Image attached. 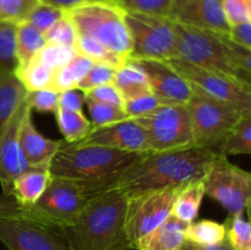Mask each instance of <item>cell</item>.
<instances>
[{"label":"cell","instance_id":"6da1fadb","mask_svg":"<svg viewBox=\"0 0 251 250\" xmlns=\"http://www.w3.org/2000/svg\"><path fill=\"white\" fill-rule=\"evenodd\" d=\"M221 154L223 153L196 146L174 151L146 152L108 188L119 189L130 196L145 191L184 186L203 178Z\"/></svg>","mask_w":251,"mask_h":250},{"label":"cell","instance_id":"7a4b0ae2","mask_svg":"<svg viewBox=\"0 0 251 250\" xmlns=\"http://www.w3.org/2000/svg\"><path fill=\"white\" fill-rule=\"evenodd\" d=\"M127 196L108 188L91 196L70 225L64 228L74 250H127L125 233Z\"/></svg>","mask_w":251,"mask_h":250},{"label":"cell","instance_id":"3957f363","mask_svg":"<svg viewBox=\"0 0 251 250\" xmlns=\"http://www.w3.org/2000/svg\"><path fill=\"white\" fill-rule=\"evenodd\" d=\"M174 58L222 71L251 86V50L238 46L228 32H216L174 24Z\"/></svg>","mask_w":251,"mask_h":250},{"label":"cell","instance_id":"277c9868","mask_svg":"<svg viewBox=\"0 0 251 250\" xmlns=\"http://www.w3.org/2000/svg\"><path fill=\"white\" fill-rule=\"evenodd\" d=\"M144 153L64 142L50 163V174L73 179L102 191Z\"/></svg>","mask_w":251,"mask_h":250},{"label":"cell","instance_id":"5b68a950","mask_svg":"<svg viewBox=\"0 0 251 250\" xmlns=\"http://www.w3.org/2000/svg\"><path fill=\"white\" fill-rule=\"evenodd\" d=\"M0 242L7 250H74L64 228L5 194L0 196Z\"/></svg>","mask_w":251,"mask_h":250},{"label":"cell","instance_id":"8992f818","mask_svg":"<svg viewBox=\"0 0 251 250\" xmlns=\"http://www.w3.org/2000/svg\"><path fill=\"white\" fill-rule=\"evenodd\" d=\"M65 14L80 34L96 39L109 50L130 58L131 38L125 21V10L112 1H85Z\"/></svg>","mask_w":251,"mask_h":250},{"label":"cell","instance_id":"52a82bcc","mask_svg":"<svg viewBox=\"0 0 251 250\" xmlns=\"http://www.w3.org/2000/svg\"><path fill=\"white\" fill-rule=\"evenodd\" d=\"M196 147L221 152L226 137L244 110L230 103L221 102L194 93L188 103Z\"/></svg>","mask_w":251,"mask_h":250},{"label":"cell","instance_id":"ba28073f","mask_svg":"<svg viewBox=\"0 0 251 250\" xmlns=\"http://www.w3.org/2000/svg\"><path fill=\"white\" fill-rule=\"evenodd\" d=\"M146 132L151 152L174 151L195 146L190 114L186 104H161L135 118Z\"/></svg>","mask_w":251,"mask_h":250},{"label":"cell","instance_id":"9c48e42d","mask_svg":"<svg viewBox=\"0 0 251 250\" xmlns=\"http://www.w3.org/2000/svg\"><path fill=\"white\" fill-rule=\"evenodd\" d=\"M125 21L132 46L129 59L169 60L174 58V22L164 16L131 11H125Z\"/></svg>","mask_w":251,"mask_h":250},{"label":"cell","instance_id":"30bf717a","mask_svg":"<svg viewBox=\"0 0 251 250\" xmlns=\"http://www.w3.org/2000/svg\"><path fill=\"white\" fill-rule=\"evenodd\" d=\"M166 61L185 78L196 95L230 103L242 109H251V86L215 69L194 65L180 59Z\"/></svg>","mask_w":251,"mask_h":250},{"label":"cell","instance_id":"8fae6325","mask_svg":"<svg viewBox=\"0 0 251 250\" xmlns=\"http://www.w3.org/2000/svg\"><path fill=\"white\" fill-rule=\"evenodd\" d=\"M183 186L145 191L127 196L125 233L130 249L172 215L174 202Z\"/></svg>","mask_w":251,"mask_h":250},{"label":"cell","instance_id":"7c38bea8","mask_svg":"<svg viewBox=\"0 0 251 250\" xmlns=\"http://www.w3.org/2000/svg\"><path fill=\"white\" fill-rule=\"evenodd\" d=\"M205 194L227 210L229 216L249 210L251 175L221 154L205 175Z\"/></svg>","mask_w":251,"mask_h":250},{"label":"cell","instance_id":"4fadbf2b","mask_svg":"<svg viewBox=\"0 0 251 250\" xmlns=\"http://www.w3.org/2000/svg\"><path fill=\"white\" fill-rule=\"evenodd\" d=\"M96 193L98 191L80 181L51 175L46 191L32 208L49 222L65 228L77 218Z\"/></svg>","mask_w":251,"mask_h":250},{"label":"cell","instance_id":"5bb4252c","mask_svg":"<svg viewBox=\"0 0 251 250\" xmlns=\"http://www.w3.org/2000/svg\"><path fill=\"white\" fill-rule=\"evenodd\" d=\"M76 146H100L135 153H146L150 151L146 132L141 125L132 118L123 122L93 127L92 131L77 142Z\"/></svg>","mask_w":251,"mask_h":250},{"label":"cell","instance_id":"9a60e30c","mask_svg":"<svg viewBox=\"0 0 251 250\" xmlns=\"http://www.w3.org/2000/svg\"><path fill=\"white\" fill-rule=\"evenodd\" d=\"M136 61L149 78L150 87L161 104H186L193 97L194 91L176 69L166 60L141 59Z\"/></svg>","mask_w":251,"mask_h":250},{"label":"cell","instance_id":"2e32d148","mask_svg":"<svg viewBox=\"0 0 251 250\" xmlns=\"http://www.w3.org/2000/svg\"><path fill=\"white\" fill-rule=\"evenodd\" d=\"M166 17L183 26L216 32L229 31L222 0H173Z\"/></svg>","mask_w":251,"mask_h":250},{"label":"cell","instance_id":"e0dca14e","mask_svg":"<svg viewBox=\"0 0 251 250\" xmlns=\"http://www.w3.org/2000/svg\"><path fill=\"white\" fill-rule=\"evenodd\" d=\"M26 108L27 102L25 98L0 136V184L5 195H10L15 179L28 168L20 146V129Z\"/></svg>","mask_w":251,"mask_h":250},{"label":"cell","instance_id":"ac0fdd59","mask_svg":"<svg viewBox=\"0 0 251 250\" xmlns=\"http://www.w3.org/2000/svg\"><path fill=\"white\" fill-rule=\"evenodd\" d=\"M32 112L33 110L27 104L20 129V146L27 166L32 168H41V167L50 168L54 156L65 141L51 140L43 136L34 125Z\"/></svg>","mask_w":251,"mask_h":250},{"label":"cell","instance_id":"d6986e66","mask_svg":"<svg viewBox=\"0 0 251 250\" xmlns=\"http://www.w3.org/2000/svg\"><path fill=\"white\" fill-rule=\"evenodd\" d=\"M186 223L169 216L152 232L140 238L131 249L136 250H179L185 243Z\"/></svg>","mask_w":251,"mask_h":250},{"label":"cell","instance_id":"ffe728a7","mask_svg":"<svg viewBox=\"0 0 251 250\" xmlns=\"http://www.w3.org/2000/svg\"><path fill=\"white\" fill-rule=\"evenodd\" d=\"M51 179L50 168L28 167L14 180L10 195L19 205L32 207L41 199Z\"/></svg>","mask_w":251,"mask_h":250},{"label":"cell","instance_id":"44dd1931","mask_svg":"<svg viewBox=\"0 0 251 250\" xmlns=\"http://www.w3.org/2000/svg\"><path fill=\"white\" fill-rule=\"evenodd\" d=\"M113 85L124 100L152 93L146 73L132 59H129L124 65L117 69Z\"/></svg>","mask_w":251,"mask_h":250},{"label":"cell","instance_id":"7402d4cb","mask_svg":"<svg viewBox=\"0 0 251 250\" xmlns=\"http://www.w3.org/2000/svg\"><path fill=\"white\" fill-rule=\"evenodd\" d=\"M26 95V88L14 74H0V136Z\"/></svg>","mask_w":251,"mask_h":250},{"label":"cell","instance_id":"603a6c76","mask_svg":"<svg viewBox=\"0 0 251 250\" xmlns=\"http://www.w3.org/2000/svg\"><path fill=\"white\" fill-rule=\"evenodd\" d=\"M205 195V176L188 183L181 188L176 196L172 216L186 225H190L198 217Z\"/></svg>","mask_w":251,"mask_h":250},{"label":"cell","instance_id":"cb8c5ba5","mask_svg":"<svg viewBox=\"0 0 251 250\" xmlns=\"http://www.w3.org/2000/svg\"><path fill=\"white\" fill-rule=\"evenodd\" d=\"M14 75L27 92L39 90H53L54 71L47 68L36 59H32L26 65L17 66Z\"/></svg>","mask_w":251,"mask_h":250},{"label":"cell","instance_id":"d4e9b609","mask_svg":"<svg viewBox=\"0 0 251 250\" xmlns=\"http://www.w3.org/2000/svg\"><path fill=\"white\" fill-rule=\"evenodd\" d=\"M225 156L251 153V109L244 110L221 149Z\"/></svg>","mask_w":251,"mask_h":250},{"label":"cell","instance_id":"484cf974","mask_svg":"<svg viewBox=\"0 0 251 250\" xmlns=\"http://www.w3.org/2000/svg\"><path fill=\"white\" fill-rule=\"evenodd\" d=\"M185 242L196 245H215L223 242L227 237L225 223L212 220L194 221L185 228Z\"/></svg>","mask_w":251,"mask_h":250},{"label":"cell","instance_id":"4316f807","mask_svg":"<svg viewBox=\"0 0 251 250\" xmlns=\"http://www.w3.org/2000/svg\"><path fill=\"white\" fill-rule=\"evenodd\" d=\"M92 65V60L80 54H76L66 65L54 71L53 90L63 92L70 88H76Z\"/></svg>","mask_w":251,"mask_h":250},{"label":"cell","instance_id":"83f0119b","mask_svg":"<svg viewBox=\"0 0 251 250\" xmlns=\"http://www.w3.org/2000/svg\"><path fill=\"white\" fill-rule=\"evenodd\" d=\"M47 41L41 32L27 22L17 25L16 29V58L19 66L26 65L37 53L46 46Z\"/></svg>","mask_w":251,"mask_h":250},{"label":"cell","instance_id":"f1b7e54d","mask_svg":"<svg viewBox=\"0 0 251 250\" xmlns=\"http://www.w3.org/2000/svg\"><path fill=\"white\" fill-rule=\"evenodd\" d=\"M54 114H55L59 129L64 136V141L68 144L80 141L92 131V123L85 117L82 112H69V110L58 109Z\"/></svg>","mask_w":251,"mask_h":250},{"label":"cell","instance_id":"f546056e","mask_svg":"<svg viewBox=\"0 0 251 250\" xmlns=\"http://www.w3.org/2000/svg\"><path fill=\"white\" fill-rule=\"evenodd\" d=\"M75 49L77 54L90 59L93 63H104L108 65L114 66L115 69H119L124 65L129 59L109 50L107 47L100 44L96 39L90 38L87 36L78 33L77 41H76Z\"/></svg>","mask_w":251,"mask_h":250},{"label":"cell","instance_id":"4dcf8cb0","mask_svg":"<svg viewBox=\"0 0 251 250\" xmlns=\"http://www.w3.org/2000/svg\"><path fill=\"white\" fill-rule=\"evenodd\" d=\"M17 25L0 21V74H14L19 66L16 58Z\"/></svg>","mask_w":251,"mask_h":250},{"label":"cell","instance_id":"1f68e13d","mask_svg":"<svg viewBox=\"0 0 251 250\" xmlns=\"http://www.w3.org/2000/svg\"><path fill=\"white\" fill-rule=\"evenodd\" d=\"M85 104L87 105L93 127L105 126V125L114 124V123L129 119L123 107L100 103L97 102V100H90V98H86Z\"/></svg>","mask_w":251,"mask_h":250},{"label":"cell","instance_id":"d6a6232c","mask_svg":"<svg viewBox=\"0 0 251 250\" xmlns=\"http://www.w3.org/2000/svg\"><path fill=\"white\" fill-rule=\"evenodd\" d=\"M227 240L234 250H251V228L243 215L228 216L225 223Z\"/></svg>","mask_w":251,"mask_h":250},{"label":"cell","instance_id":"836d02e7","mask_svg":"<svg viewBox=\"0 0 251 250\" xmlns=\"http://www.w3.org/2000/svg\"><path fill=\"white\" fill-rule=\"evenodd\" d=\"M77 54L75 48L60 46L55 43H46V46L34 55L33 59L38 60L47 68L53 71L59 70L69 63Z\"/></svg>","mask_w":251,"mask_h":250},{"label":"cell","instance_id":"e575fe53","mask_svg":"<svg viewBox=\"0 0 251 250\" xmlns=\"http://www.w3.org/2000/svg\"><path fill=\"white\" fill-rule=\"evenodd\" d=\"M41 4V0H0V21L21 24Z\"/></svg>","mask_w":251,"mask_h":250},{"label":"cell","instance_id":"d590c367","mask_svg":"<svg viewBox=\"0 0 251 250\" xmlns=\"http://www.w3.org/2000/svg\"><path fill=\"white\" fill-rule=\"evenodd\" d=\"M115 74H117V69L114 66L104 63H93V65L83 76L76 88L86 93L93 88L100 87V86L109 85L114 81Z\"/></svg>","mask_w":251,"mask_h":250},{"label":"cell","instance_id":"8d00e7d4","mask_svg":"<svg viewBox=\"0 0 251 250\" xmlns=\"http://www.w3.org/2000/svg\"><path fill=\"white\" fill-rule=\"evenodd\" d=\"M77 36L78 32L76 29L75 25L69 19L68 15L64 14V16L59 19L51 26V28L44 34V38H46L47 43H55L60 44V46L75 48Z\"/></svg>","mask_w":251,"mask_h":250},{"label":"cell","instance_id":"74e56055","mask_svg":"<svg viewBox=\"0 0 251 250\" xmlns=\"http://www.w3.org/2000/svg\"><path fill=\"white\" fill-rule=\"evenodd\" d=\"M64 14H65V11L59 9V7L41 2V4L31 12L28 19L25 22L31 25L32 27H34L37 31L41 32L44 36V34L51 28V26H53L59 19H61V17L64 16Z\"/></svg>","mask_w":251,"mask_h":250},{"label":"cell","instance_id":"f35d334b","mask_svg":"<svg viewBox=\"0 0 251 250\" xmlns=\"http://www.w3.org/2000/svg\"><path fill=\"white\" fill-rule=\"evenodd\" d=\"M172 1L173 0H115V4L125 11L166 17Z\"/></svg>","mask_w":251,"mask_h":250},{"label":"cell","instance_id":"ab89813d","mask_svg":"<svg viewBox=\"0 0 251 250\" xmlns=\"http://www.w3.org/2000/svg\"><path fill=\"white\" fill-rule=\"evenodd\" d=\"M60 92L54 90H39L33 92H27L26 102L31 109H36L41 113H55L59 105Z\"/></svg>","mask_w":251,"mask_h":250},{"label":"cell","instance_id":"60d3db41","mask_svg":"<svg viewBox=\"0 0 251 250\" xmlns=\"http://www.w3.org/2000/svg\"><path fill=\"white\" fill-rule=\"evenodd\" d=\"M222 7L229 27L251 22V0H222Z\"/></svg>","mask_w":251,"mask_h":250},{"label":"cell","instance_id":"b9f144b4","mask_svg":"<svg viewBox=\"0 0 251 250\" xmlns=\"http://www.w3.org/2000/svg\"><path fill=\"white\" fill-rule=\"evenodd\" d=\"M158 105H161V102L154 97L153 93H147V95L139 96V97L132 98V100H124L123 108H124L127 117L135 119V118L149 114L150 112L156 109Z\"/></svg>","mask_w":251,"mask_h":250},{"label":"cell","instance_id":"7bdbcfd3","mask_svg":"<svg viewBox=\"0 0 251 250\" xmlns=\"http://www.w3.org/2000/svg\"><path fill=\"white\" fill-rule=\"evenodd\" d=\"M86 98H90V100H97V102L100 103L117 105V107L124 105V100H123V97L113 83L100 86V87L88 91V92H86Z\"/></svg>","mask_w":251,"mask_h":250},{"label":"cell","instance_id":"ee69618b","mask_svg":"<svg viewBox=\"0 0 251 250\" xmlns=\"http://www.w3.org/2000/svg\"><path fill=\"white\" fill-rule=\"evenodd\" d=\"M86 93L78 88H70L60 92L59 96L58 109L69 110V112H82V105L85 104Z\"/></svg>","mask_w":251,"mask_h":250},{"label":"cell","instance_id":"f6af8a7d","mask_svg":"<svg viewBox=\"0 0 251 250\" xmlns=\"http://www.w3.org/2000/svg\"><path fill=\"white\" fill-rule=\"evenodd\" d=\"M228 37L238 46L245 49H251V22L234 25L229 27Z\"/></svg>","mask_w":251,"mask_h":250},{"label":"cell","instance_id":"bcb514c9","mask_svg":"<svg viewBox=\"0 0 251 250\" xmlns=\"http://www.w3.org/2000/svg\"><path fill=\"white\" fill-rule=\"evenodd\" d=\"M180 250H234L232 248V245L229 244V242L227 240V237L223 242L218 243L215 245H208V247H203V245H196L191 244V243L185 242L181 245Z\"/></svg>","mask_w":251,"mask_h":250},{"label":"cell","instance_id":"7dc6e473","mask_svg":"<svg viewBox=\"0 0 251 250\" xmlns=\"http://www.w3.org/2000/svg\"><path fill=\"white\" fill-rule=\"evenodd\" d=\"M85 1H87V0H41V2L59 7V9L64 10V11L71 9V7L77 6V5L82 4V2Z\"/></svg>","mask_w":251,"mask_h":250},{"label":"cell","instance_id":"c3c4849f","mask_svg":"<svg viewBox=\"0 0 251 250\" xmlns=\"http://www.w3.org/2000/svg\"><path fill=\"white\" fill-rule=\"evenodd\" d=\"M87 1H112V2H115V0H87Z\"/></svg>","mask_w":251,"mask_h":250},{"label":"cell","instance_id":"681fc988","mask_svg":"<svg viewBox=\"0 0 251 250\" xmlns=\"http://www.w3.org/2000/svg\"><path fill=\"white\" fill-rule=\"evenodd\" d=\"M179 250H180V249H179Z\"/></svg>","mask_w":251,"mask_h":250}]
</instances>
